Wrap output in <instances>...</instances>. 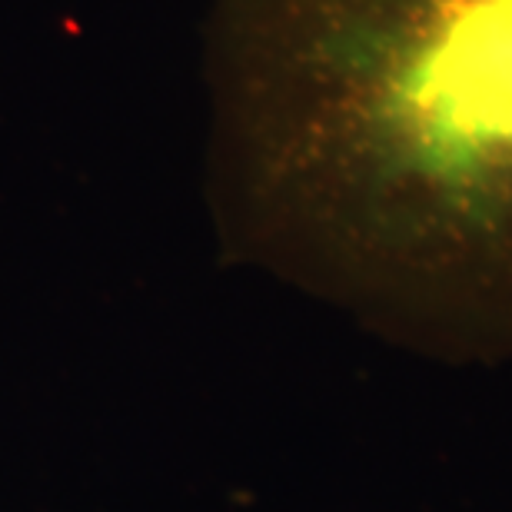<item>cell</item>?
I'll use <instances>...</instances> for the list:
<instances>
[{"instance_id":"cell-1","label":"cell","mask_w":512,"mask_h":512,"mask_svg":"<svg viewBox=\"0 0 512 512\" xmlns=\"http://www.w3.org/2000/svg\"><path fill=\"white\" fill-rule=\"evenodd\" d=\"M230 240L429 346L512 353V0H217Z\"/></svg>"}]
</instances>
